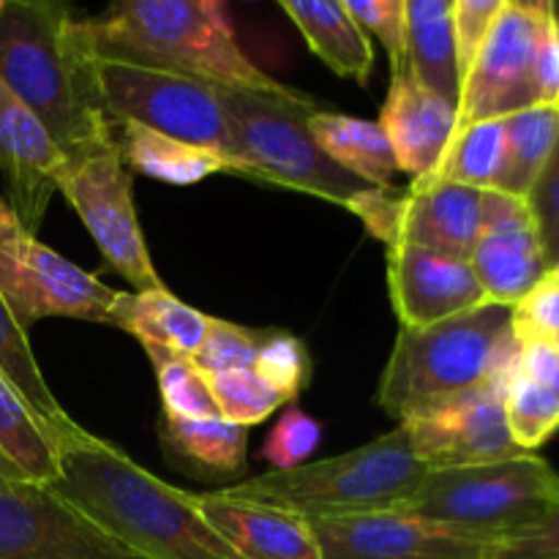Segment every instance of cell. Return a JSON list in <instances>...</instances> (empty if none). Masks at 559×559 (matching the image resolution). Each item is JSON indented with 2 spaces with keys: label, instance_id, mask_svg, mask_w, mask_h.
I'll return each instance as SVG.
<instances>
[{
  "label": "cell",
  "instance_id": "cell-1",
  "mask_svg": "<svg viewBox=\"0 0 559 559\" xmlns=\"http://www.w3.org/2000/svg\"><path fill=\"white\" fill-rule=\"evenodd\" d=\"M52 489L145 559H240L191 508L189 491L147 473L80 424L58 440Z\"/></svg>",
  "mask_w": 559,
  "mask_h": 559
},
{
  "label": "cell",
  "instance_id": "cell-2",
  "mask_svg": "<svg viewBox=\"0 0 559 559\" xmlns=\"http://www.w3.org/2000/svg\"><path fill=\"white\" fill-rule=\"evenodd\" d=\"M0 82L41 120L63 158L115 140L82 20L49 0L0 9Z\"/></svg>",
  "mask_w": 559,
  "mask_h": 559
},
{
  "label": "cell",
  "instance_id": "cell-3",
  "mask_svg": "<svg viewBox=\"0 0 559 559\" xmlns=\"http://www.w3.org/2000/svg\"><path fill=\"white\" fill-rule=\"evenodd\" d=\"M82 31L91 52L102 60L164 71L211 87L278 98L304 96L246 58L218 0H131L82 20Z\"/></svg>",
  "mask_w": 559,
  "mask_h": 559
},
{
  "label": "cell",
  "instance_id": "cell-4",
  "mask_svg": "<svg viewBox=\"0 0 559 559\" xmlns=\"http://www.w3.org/2000/svg\"><path fill=\"white\" fill-rule=\"evenodd\" d=\"M516 353L511 309L500 304L429 328H402L377 385V404L407 424L462 393L506 380Z\"/></svg>",
  "mask_w": 559,
  "mask_h": 559
},
{
  "label": "cell",
  "instance_id": "cell-5",
  "mask_svg": "<svg viewBox=\"0 0 559 559\" xmlns=\"http://www.w3.org/2000/svg\"><path fill=\"white\" fill-rule=\"evenodd\" d=\"M429 467L418 462L402 426L322 462L271 469L218 489L227 500L276 508L306 522L404 511L424 486Z\"/></svg>",
  "mask_w": 559,
  "mask_h": 559
},
{
  "label": "cell",
  "instance_id": "cell-6",
  "mask_svg": "<svg viewBox=\"0 0 559 559\" xmlns=\"http://www.w3.org/2000/svg\"><path fill=\"white\" fill-rule=\"evenodd\" d=\"M533 107L559 109V9L551 0H502L462 82L453 136Z\"/></svg>",
  "mask_w": 559,
  "mask_h": 559
},
{
  "label": "cell",
  "instance_id": "cell-7",
  "mask_svg": "<svg viewBox=\"0 0 559 559\" xmlns=\"http://www.w3.org/2000/svg\"><path fill=\"white\" fill-rule=\"evenodd\" d=\"M216 98L233 136V156L243 164L246 178L304 191L342 207L371 189L320 151L309 131V115L322 107L306 93L278 98L216 87Z\"/></svg>",
  "mask_w": 559,
  "mask_h": 559
},
{
  "label": "cell",
  "instance_id": "cell-8",
  "mask_svg": "<svg viewBox=\"0 0 559 559\" xmlns=\"http://www.w3.org/2000/svg\"><path fill=\"white\" fill-rule=\"evenodd\" d=\"M559 506V473L535 453L431 469L404 511L464 533L506 538Z\"/></svg>",
  "mask_w": 559,
  "mask_h": 559
},
{
  "label": "cell",
  "instance_id": "cell-9",
  "mask_svg": "<svg viewBox=\"0 0 559 559\" xmlns=\"http://www.w3.org/2000/svg\"><path fill=\"white\" fill-rule=\"evenodd\" d=\"M58 191L96 240L104 262L123 276L134 293L164 287L136 218L131 169L120 156L118 142L109 140L80 156L63 158Z\"/></svg>",
  "mask_w": 559,
  "mask_h": 559
},
{
  "label": "cell",
  "instance_id": "cell-10",
  "mask_svg": "<svg viewBox=\"0 0 559 559\" xmlns=\"http://www.w3.org/2000/svg\"><path fill=\"white\" fill-rule=\"evenodd\" d=\"M96 74L112 126H145L173 140L235 158L233 136L216 98V87L102 58H96Z\"/></svg>",
  "mask_w": 559,
  "mask_h": 559
},
{
  "label": "cell",
  "instance_id": "cell-11",
  "mask_svg": "<svg viewBox=\"0 0 559 559\" xmlns=\"http://www.w3.org/2000/svg\"><path fill=\"white\" fill-rule=\"evenodd\" d=\"M347 211L385 246H418L469 262L484 224V191L459 183L366 189Z\"/></svg>",
  "mask_w": 559,
  "mask_h": 559
},
{
  "label": "cell",
  "instance_id": "cell-12",
  "mask_svg": "<svg viewBox=\"0 0 559 559\" xmlns=\"http://www.w3.org/2000/svg\"><path fill=\"white\" fill-rule=\"evenodd\" d=\"M118 295V289L44 246L36 235L25 233L0 246V298L25 333L44 317L112 325Z\"/></svg>",
  "mask_w": 559,
  "mask_h": 559
},
{
  "label": "cell",
  "instance_id": "cell-13",
  "mask_svg": "<svg viewBox=\"0 0 559 559\" xmlns=\"http://www.w3.org/2000/svg\"><path fill=\"white\" fill-rule=\"evenodd\" d=\"M0 559H145L52 486L0 484Z\"/></svg>",
  "mask_w": 559,
  "mask_h": 559
},
{
  "label": "cell",
  "instance_id": "cell-14",
  "mask_svg": "<svg viewBox=\"0 0 559 559\" xmlns=\"http://www.w3.org/2000/svg\"><path fill=\"white\" fill-rule=\"evenodd\" d=\"M506 380L462 393L453 402L399 424L415 456L431 469L473 467L524 453L516 445L506 413Z\"/></svg>",
  "mask_w": 559,
  "mask_h": 559
},
{
  "label": "cell",
  "instance_id": "cell-15",
  "mask_svg": "<svg viewBox=\"0 0 559 559\" xmlns=\"http://www.w3.org/2000/svg\"><path fill=\"white\" fill-rule=\"evenodd\" d=\"M322 559H489L495 538L409 511L309 522Z\"/></svg>",
  "mask_w": 559,
  "mask_h": 559
},
{
  "label": "cell",
  "instance_id": "cell-16",
  "mask_svg": "<svg viewBox=\"0 0 559 559\" xmlns=\"http://www.w3.org/2000/svg\"><path fill=\"white\" fill-rule=\"evenodd\" d=\"M489 304L513 309L549 273L538 222L527 200L484 191V224L469 257Z\"/></svg>",
  "mask_w": 559,
  "mask_h": 559
},
{
  "label": "cell",
  "instance_id": "cell-17",
  "mask_svg": "<svg viewBox=\"0 0 559 559\" xmlns=\"http://www.w3.org/2000/svg\"><path fill=\"white\" fill-rule=\"evenodd\" d=\"M385 249L388 293L402 328H429L489 304L469 262L418 246Z\"/></svg>",
  "mask_w": 559,
  "mask_h": 559
},
{
  "label": "cell",
  "instance_id": "cell-18",
  "mask_svg": "<svg viewBox=\"0 0 559 559\" xmlns=\"http://www.w3.org/2000/svg\"><path fill=\"white\" fill-rule=\"evenodd\" d=\"M63 153L41 120L0 82V173L11 197V211L27 235H36L52 194Z\"/></svg>",
  "mask_w": 559,
  "mask_h": 559
},
{
  "label": "cell",
  "instance_id": "cell-19",
  "mask_svg": "<svg viewBox=\"0 0 559 559\" xmlns=\"http://www.w3.org/2000/svg\"><path fill=\"white\" fill-rule=\"evenodd\" d=\"M377 123L391 142L399 173L413 175L415 183L429 178L445 156L456 126V107L426 91L409 71H404L391 76V91Z\"/></svg>",
  "mask_w": 559,
  "mask_h": 559
},
{
  "label": "cell",
  "instance_id": "cell-20",
  "mask_svg": "<svg viewBox=\"0 0 559 559\" xmlns=\"http://www.w3.org/2000/svg\"><path fill=\"white\" fill-rule=\"evenodd\" d=\"M191 508L240 559H322L306 519L254 502L227 500L218 491L191 495Z\"/></svg>",
  "mask_w": 559,
  "mask_h": 559
},
{
  "label": "cell",
  "instance_id": "cell-21",
  "mask_svg": "<svg viewBox=\"0 0 559 559\" xmlns=\"http://www.w3.org/2000/svg\"><path fill=\"white\" fill-rule=\"evenodd\" d=\"M311 52L344 80L366 85L374 69V47L364 27L353 20L344 0H282Z\"/></svg>",
  "mask_w": 559,
  "mask_h": 559
},
{
  "label": "cell",
  "instance_id": "cell-22",
  "mask_svg": "<svg viewBox=\"0 0 559 559\" xmlns=\"http://www.w3.org/2000/svg\"><path fill=\"white\" fill-rule=\"evenodd\" d=\"M112 131L126 167L131 173L145 175V178L173 186L200 183V180L218 173L246 178L243 164L224 156V153L173 140V136L158 134V131H151L136 123H115Z\"/></svg>",
  "mask_w": 559,
  "mask_h": 559
},
{
  "label": "cell",
  "instance_id": "cell-23",
  "mask_svg": "<svg viewBox=\"0 0 559 559\" xmlns=\"http://www.w3.org/2000/svg\"><path fill=\"white\" fill-rule=\"evenodd\" d=\"M404 47L413 80L459 107L462 76L453 38V0H404Z\"/></svg>",
  "mask_w": 559,
  "mask_h": 559
},
{
  "label": "cell",
  "instance_id": "cell-24",
  "mask_svg": "<svg viewBox=\"0 0 559 559\" xmlns=\"http://www.w3.org/2000/svg\"><path fill=\"white\" fill-rule=\"evenodd\" d=\"M211 317L183 304L167 287L147 293H120L112 309V328L131 333L145 347L194 358Z\"/></svg>",
  "mask_w": 559,
  "mask_h": 559
},
{
  "label": "cell",
  "instance_id": "cell-25",
  "mask_svg": "<svg viewBox=\"0 0 559 559\" xmlns=\"http://www.w3.org/2000/svg\"><path fill=\"white\" fill-rule=\"evenodd\" d=\"M309 131L320 151L344 173L364 180L371 189H396L393 178L399 173V164L380 123L349 118V115L322 107L309 115Z\"/></svg>",
  "mask_w": 559,
  "mask_h": 559
},
{
  "label": "cell",
  "instance_id": "cell-26",
  "mask_svg": "<svg viewBox=\"0 0 559 559\" xmlns=\"http://www.w3.org/2000/svg\"><path fill=\"white\" fill-rule=\"evenodd\" d=\"M58 440L14 382L0 371V451L25 473L27 480L52 486L60 478Z\"/></svg>",
  "mask_w": 559,
  "mask_h": 559
},
{
  "label": "cell",
  "instance_id": "cell-27",
  "mask_svg": "<svg viewBox=\"0 0 559 559\" xmlns=\"http://www.w3.org/2000/svg\"><path fill=\"white\" fill-rule=\"evenodd\" d=\"M506 120V169L497 191L527 200L559 142V109L533 107Z\"/></svg>",
  "mask_w": 559,
  "mask_h": 559
},
{
  "label": "cell",
  "instance_id": "cell-28",
  "mask_svg": "<svg viewBox=\"0 0 559 559\" xmlns=\"http://www.w3.org/2000/svg\"><path fill=\"white\" fill-rule=\"evenodd\" d=\"M162 440L175 456L207 475H240L246 469L249 429L213 420H180L162 415Z\"/></svg>",
  "mask_w": 559,
  "mask_h": 559
},
{
  "label": "cell",
  "instance_id": "cell-29",
  "mask_svg": "<svg viewBox=\"0 0 559 559\" xmlns=\"http://www.w3.org/2000/svg\"><path fill=\"white\" fill-rule=\"evenodd\" d=\"M502 169H506V120H484L453 136L435 173L424 180H415L413 186L459 183L467 189L497 191Z\"/></svg>",
  "mask_w": 559,
  "mask_h": 559
},
{
  "label": "cell",
  "instance_id": "cell-30",
  "mask_svg": "<svg viewBox=\"0 0 559 559\" xmlns=\"http://www.w3.org/2000/svg\"><path fill=\"white\" fill-rule=\"evenodd\" d=\"M0 371L14 382L16 391L25 396V402L36 409L38 418L55 435H66V431L74 429L76 420H71V415L66 413L63 404L58 402L52 388L44 380L41 366H38L31 342H27V333L14 320L3 298H0Z\"/></svg>",
  "mask_w": 559,
  "mask_h": 559
},
{
  "label": "cell",
  "instance_id": "cell-31",
  "mask_svg": "<svg viewBox=\"0 0 559 559\" xmlns=\"http://www.w3.org/2000/svg\"><path fill=\"white\" fill-rule=\"evenodd\" d=\"M156 369L158 393H162V415L180 420H213L218 415L216 402H213L211 382L194 366L191 358L167 353L158 347H145Z\"/></svg>",
  "mask_w": 559,
  "mask_h": 559
},
{
  "label": "cell",
  "instance_id": "cell-32",
  "mask_svg": "<svg viewBox=\"0 0 559 559\" xmlns=\"http://www.w3.org/2000/svg\"><path fill=\"white\" fill-rule=\"evenodd\" d=\"M205 377L211 382V393L218 407V415L227 424L249 429V426L271 418L282 404H287L254 369L224 371V374Z\"/></svg>",
  "mask_w": 559,
  "mask_h": 559
},
{
  "label": "cell",
  "instance_id": "cell-33",
  "mask_svg": "<svg viewBox=\"0 0 559 559\" xmlns=\"http://www.w3.org/2000/svg\"><path fill=\"white\" fill-rule=\"evenodd\" d=\"M251 369L284 399L293 402L311 380V358L298 336L284 331H260L254 366Z\"/></svg>",
  "mask_w": 559,
  "mask_h": 559
},
{
  "label": "cell",
  "instance_id": "cell-34",
  "mask_svg": "<svg viewBox=\"0 0 559 559\" xmlns=\"http://www.w3.org/2000/svg\"><path fill=\"white\" fill-rule=\"evenodd\" d=\"M257 344H260V331H254V328H243L211 317L205 338H202L200 349H197L191 360H194V366L202 374L251 369L254 366Z\"/></svg>",
  "mask_w": 559,
  "mask_h": 559
},
{
  "label": "cell",
  "instance_id": "cell-35",
  "mask_svg": "<svg viewBox=\"0 0 559 559\" xmlns=\"http://www.w3.org/2000/svg\"><path fill=\"white\" fill-rule=\"evenodd\" d=\"M320 440V424L300 407H289L287 413L276 420L271 435L265 437L260 456L265 459L267 464H273V469H295L300 467V464H309V459L314 456Z\"/></svg>",
  "mask_w": 559,
  "mask_h": 559
},
{
  "label": "cell",
  "instance_id": "cell-36",
  "mask_svg": "<svg viewBox=\"0 0 559 559\" xmlns=\"http://www.w3.org/2000/svg\"><path fill=\"white\" fill-rule=\"evenodd\" d=\"M344 9L364 27L366 36H377L388 49L391 76L409 71L404 47V0H344Z\"/></svg>",
  "mask_w": 559,
  "mask_h": 559
},
{
  "label": "cell",
  "instance_id": "cell-37",
  "mask_svg": "<svg viewBox=\"0 0 559 559\" xmlns=\"http://www.w3.org/2000/svg\"><path fill=\"white\" fill-rule=\"evenodd\" d=\"M516 344H559V284L544 282L511 309Z\"/></svg>",
  "mask_w": 559,
  "mask_h": 559
},
{
  "label": "cell",
  "instance_id": "cell-38",
  "mask_svg": "<svg viewBox=\"0 0 559 559\" xmlns=\"http://www.w3.org/2000/svg\"><path fill=\"white\" fill-rule=\"evenodd\" d=\"M500 9L502 0H453V38H456V66L462 82L473 69Z\"/></svg>",
  "mask_w": 559,
  "mask_h": 559
},
{
  "label": "cell",
  "instance_id": "cell-39",
  "mask_svg": "<svg viewBox=\"0 0 559 559\" xmlns=\"http://www.w3.org/2000/svg\"><path fill=\"white\" fill-rule=\"evenodd\" d=\"M489 559H559V506L530 527L497 538Z\"/></svg>",
  "mask_w": 559,
  "mask_h": 559
},
{
  "label": "cell",
  "instance_id": "cell-40",
  "mask_svg": "<svg viewBox=\"0 0 559 559\" xmlns=\"http://www.w3.org/2000/svg\"><path fill=\"white\" fill-rule=\"evenodd\" d=\"M527 202L533 207L535 222H538L546 262H549V267H555L559 265V142L546 169L540 173L538 183L530 191Z\"/></svg>",
  "mask_w": 559,
  "mask_h": 559
},
{
  "label": "cell",
  "instance_id": "cell-41",
  "mask_svg": "<svg viewBox=\"0 0 559 559\" xmlns=\"http://www.w3.org/2000/svg\"><path fill=\"white\" fill-rule=\"evenodd\" d=\"M20 235H25V229H22V224L16 222L11 205H5V202L0 200V246L11 243V240H16Z\"/></svg>",
  "mask_w": 559,
  "mask_h": 559
},
{
  "label": "cell",
  "instance_id": "cell-42",
  "mask_svg": "<svg viewBox=\"0 0 559 559\" xmlns=\"http://www.w3.org/2000/svg\"><path fill=\"white\" fill-rule=\"evenodd\" d=\"M11 480H27V478L25 473H22V469L16 467L3 451H0V484H11Z\"/></svg>",
  "mask_w": 559,
  "mask_h": 559
},
{
  "label": "cell",
  "instance_id": "cell-43",
  "mask_svg": "<svg viewBox=\"0 0 559 559\" xmlns=\"http://www.w3.org/2000/svg\"><path fill=\"white\" fill-rule=\"evenodd\" d=\"M546 278H551V282H555V284H559V265H555V267H549V273H546Z\"/></svg>",
  "mask_w": 559,
  "mask_h": 559
},
{
  "label": "cell",
  "instance_id": "cell-44",
  "mask_svg": "<svg viewBox=\"0 0 559 559\" xmlns=\"http://www.w3.org/2000/svg\"><path fill=\"white\" fill-rule=\"evenodd\" d=\"M3 3H5V0H0V9H3Z\"/></svg>",
  "mask_w": 559,
  "mask_h": 559
}]
</instances>
